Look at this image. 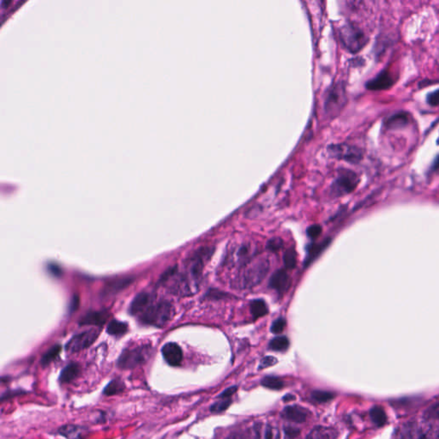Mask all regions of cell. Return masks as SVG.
Here are the masks:
<instances>
[{"instance_id": "obj_40", "label": "cell", "mask_w": 439, "mask_h": 439, "mask_svg": "<svg viewBox=\"0 0 439 439\" xmlns=\"http://www.w3.org/2000/svg\"><path fill=\"white\" fill-rule=\"evenodd\" d=\"M230 439H242V437L239 435H234Z\"/></svg>"}, {"instance_id": "obj_35", "label": "cell", "mask_w": 439, "mask_h": 439, "mask_svg": "<svg viewBox=\"0 0 439 439\" xmlns=\"http://www.w3.org/2000/svg\"><path fill=\"white\" fill-rule=\"evenodd\" d=\"M277 363V359L273 356H267L261 361L259 369L268 368L269 366H275Z\"/></svg>"}, {"instance_id": "obj_3", "label": "cell", "mask_w": 439, "mask_h": 439, "mask_svg": "<svg viewBox=\"0 0 439 439\" xmlns=\"http://www.w3.org/2000/svg\"><path fill=\"white\" fill-rule=\"evenodd\" d=\"M347 103V92L344 84L337 83L328 90L324 101L326 115L335 118L341 113Z\"/></svg>"}, {"instance_id": "obj_16", "label": "cell", "mask_w": 439, "mask_h": 439, "mask_svg": "<svg viewBox=\"0 0 439 439\" xmlns=\"http://www.w3.org/2000/svg\"><path fill=\"white\" fill-rule=\"evenodd\" d=\"M80 373V367L76 363L69 364L68 366H65L60 373V382L63 383L71 382L74 379H76Z\"/></svg>"}, {"instance_id": "obj_18", "label": "cell", "mask_w": 439, "mask_h": 439, "mask_svg": "<svg viewBox=\"0 0 439 439\" xmlns=\"http://www.w3.org/2000/svg\"><path fill=\"white\" fill-rule=\"evenodd\" d=\"M331 242V239H326L324 241L320 243V244H312L308 248V256L307 259L306 261V264L309 265L310 263H312L322 252L326 249V247L328 246Z\"/></svg>"}, {"instance_id": "obj_4", "label": "cell", "mask_w": 439, "mask_h": 439, "mask_svg": "<svg viewBox=\"0 0 439 439\" xmlns=\"http://www.w3.org/2000/svg\"><path fill=\"white\" fill-rule=\"evenodd\" d=\"M149 346H140L124 350L118 360V366L121 369H133L145 363L151 355Z\"/></svg>"}, {"instance_id": "obj_30", "label": "cell", "mask_w": 439, "mask_h": 439, "mask_svg": "<svg viewBox=\"0 0 439 439\" xmlns=\"http://www.w3.org/2000/svg\"><path fill=\"white\" fill-rule=\"evenodd\" d=\"M230 400H228V399H224L223 401L214 403V405L212 406L210 410H211V412L213 413L223 412V411H225L226 409H228V407L230 406Z\"/></svg>"}, {"instance_id": "obj_9", "label": "cell", "mask_w": 439, "mask_h": 439, "mask_svg": "<svg viewBox=\"0 0 439 439\" xmlns=\"http://www.w3.org/2000/svg\"><path fill=\"white\" fill-rule=\"evenodd\" d=\"M395 83H396V79L394 78L392 73L387 70H383L377 74L374 78L367 81L366 88L369 90H374V91L386 90L391 89Z\"/></svg>"}, {"instance_id": "obj_21", "label": "cell", "mask_w": 439, "mask_h": 439, "mask_svg": "<svg viewBox=\"0 0 439 439\" xmlns=\"http://www.w3.org/2000/svg\"><path fill=\"white\" fill-rule=\"evenodd\" d=\"M371 418L377 426H385L387 422V416L382 407H374L371 410Z\"/></svg>"}, {"instance_id": "obj_25", "label": "cell", "mask_w": 439, "mask_h": 439, "mask_svg": "<svg viewBox=\"0 0 439 439\" xmlns=\"http://www.w3.org/2000/svg\"><path fill=\"white\" fill-rule=\"evenodd\" d=\"M123 390H124V385L122 382L118 381V380H114L106 385V387L104 390V394L106 396H114V395L120 393Z\"/></svg>"}, {"instance_id": "obj_11", "label": "cell", "mask_w": 439, "mask_h": 439, "mask_svg": "<svg viewBox=\"0 0 439 439\" xmlns=\"http://www.w3.org/2000/svg\"><path fill=\"white\" fill-rule=\"evenodd\" d=\"M409 114L406 112L401 111L394 114L385 120V129L387 130H398L409 124Z\"/></svg>"}, {"instance_id": "obj_37", "label": "cell", "mask_w": 439, "mask_h": 439, "mask_svg": "<svg viewBox=\"0 0 439 439\" xmlns=\"http://www.w3.org/2000/svg\"><path fill=\"white\" fill-rule=\"evenodd\" d=\"M237 391V387L233 386V387L228 388L227 390L223 391V393L219 396V398L228 399L230 398L231 396H233V394Z\"/></svg>"}, {"instance_id": "obj_27", "label": "cell", "mask_w": 439, "mask_h": 439, "mask_svg": "<svg viewBox=\"0 0 439 439\" xmlns=\"http://www.w3.org/2000/svg\"><path fill=\"white\" fill-rule=\"evenodd\" d=\"M312 398L319 403H324L334 398L333 394L328 391H316L312 392Z\"/></svg>"}, {"instance_id": "obj_26", "label": "cell", "mask_w": 439, "mask_h": 439, "mask_svg": "<svg viewBox=\"0 0 439 439\" xmlns=\"http://www.w3.org/2000/svg\"><path fill=\"white\" fill-rule=\"evenodd\" d=\"M258 427L260 429V431L263 432V439L280 438V431L277 427L270 426V425H267L263 428H262L261 426H258Z\"/></svg>"}, {"instance_id": "obj_10", "label": "cell", "mask_w": 439, "mask_h": 439, "mask_svg": "<svg viewBox=\"0 0 439 439\" xmlns=\"http://www.w3.org/2000/svg\"><path fill=\"white\" fill-rule=\"evenodd\" d=\"M163 358L171 366H179L183 361V352L181 347L174 342L164 345L161 349Z\"/></svg>"}, {"instance_id": "obj_17", "label": "cell", "mask_w": 439, "mask_h": 439, "mask_svg": "<svg viewBox=\"0 0 439 439\" xmlns=\"http://www.w3.org/2000/svg\"><path fill=\"white\" fill-rule=\"evenodd\" d=\"M106 318L107 316L105 312H90L84 318H81V323L87 325H102L106 323Z\"/></svg>"}, {"instance_id": "obj_36", "label": "cell", "mask_w": 439, "mask_h": 439, "mask_svg": "<svg viewBox=\"0 0 439 439\" xmlns=\"http://www.w3.org/2000/svg\"><path fill=\"white\" fill-rule=\"evenodd\" d=\"M426 415L430 418H439V402H436L429 407Z\"/></svg>"}, {"instance_id": "obj_33", "label": "cell", "mask_w": 439, "mask_h": 439, "mask_svg": "<svg viewBox=\"0 0 439 439\" xmlns=\"http://www.w3.org/2000/svg\"><path fill=\"white\" fill-rule=\"evenodd\" d=\"M426 102L431 106H439V90L430 93L426 97Z\"/></svg>"}, {"instance_id": "obj_12", "label": "cell", "mask_w": 439, "mask_h": 439, "mask_svg": "<svg viewBox=\"0 0 439 439\" xmlns=\"http://www.w3.org/2000/svg\"><path fill=\"white\" fill-rule=\"evenodd\" d=\"M269 285L273 289L277 291V292L284 293L290 287V277L285 270L280 269L273 274L270 282H269Z\"/></svg>"}, {"instance_id": "obj_24", "label": "cell", "mask_w": 439, "mask_h": 439, "mask_svg": "<svg viewBox=\"0 0 439 439\" xmlns=\"http://www.w3.org/2000/svg\"><path fill=\"white\" fill-rule=\"evenodd\" d=\"M60 351H61L60 346H54L51 349H49L41 359L42 366H47L52 361H54L55 359L57 358L60 354Z\"/></svg>"}, {"instance_id": "obj_28", "label": "cell", "mask_w": 439, "mask_h": 439, "mask_svg": "<svg viewBox=\"0 0 439 439\" xmlns=\"http://www.w3.org/2000/svg\"><path fill=\"white\" fill-rule=\"evenodd\" d=\"M283 261H284L285 267L288 269L295 268L296 263H297V256L295 252L292 249L288 250L284 254Z\"/></svg>"}, {"instance_id": "obj_20", "label": "cell", "mask_w": 439, "mask_h": 439, "mask_svg": "<svg viewBox=\"0 0 439 439\" xmlns=\"http://www.w3.org/2000/svg\"><path fill=\"white\" fill-rule=\"evenodd\" d=\"M127 324L117 320H113L111 323H109L107 326L106 331L107 333L110 334L112 336H122L127 331Z\"/></svg>"}, {"instance_id": "obj_6", "label": "cell", "mask_w": 439, "mask_h": 439, "mask_svg": "<svg viewBox=\"0 0 439 439\" xmlns=\"http://www.w3.org/2000/svg\"><path fill=\"white\" fill-rule=\"evenodd\" d=\"M331 157L350 163H359L363 158V151L359 147L349 144H332L328 148Z\"/></svg>"}, {"instance_id": "obj_14", "label": "cell", "mask_w": 439, "mask_h": 439, "mask_svg": "<svg viewBox=\"0 0 439 439\" xmlns=\"http://www.w3.org/2000/svg\"><path fill=\"white\" fill-rule=\"evenodd\" d=\"M150 302V294L145 292H142L134 298L130 304V313L132 315L139 314L144 312L149 307Z\"/></svg>"}, {"instance_id": "obj_34", "label": "cell", "mask_w": 439, "mask_h": 439, "mask_svg": "<svg viewBox=\"0 0 439 439\" xmlns=\"http://www.w3.org/2000/svg\"><path fill=\"white\" fill-rule=\"evenodd\" d=\"M322 233V228L319 225H312L307 228V235L311 239H317Z\"/></svg>"}, {"instance_id": "obj_22", "label": "cell", "mask_w": 439, "mask_h": 439, "mask_svg": "<svg viewBox=\"0 0 439 439\" xmlns=\"http://www.w3.org/2000/svg\"><path fill=\"white\" fill-rule=\"evenodd\" d=\"M289 347V341L285 336H279L274 338L269 343V348L277 352H283Z\"/></svg>"}, {"instance_id": "obj_8", "label": "cell", "mask_w": 439, "mask_h": 439, "mask_svg": "<svg viewBox=\"0 0 439 439\" xmlns=\"http://www.w3.org/2000/svg\"><path fill=\"white\" fill-rule=\"evenodd\" d=\"M99 336V331L95 330L85 331L71 338L66 345V351L70 352H79L90 347Z\"/></svg>"}, {"instance_id": "obj_32", "label": "cell", "mask_w": 439, "mask_h": 439, "mask_svg": "<svg viewBox=\"0 0 439 439\" xmlns=\"http://www.w3.org/2000/svg\"><path fill=\"white\" fill-rule=\"evenodd\" d=\"M285 327H286V320L284 318H278L272 323V333L281 334L284 331Z\"/></svg>"}, {"instance_id": "obj_15", "label": "cell", "mask_w": 439, "mask_h": 439, "mask_svg": "<svg viewBox=\"0 0 439 439\" xmlns=\"http://www.w3.org/2000/svg\"><path fill=\"white\" fill-rule=\"evenodd\" d=\"M336 430L325 426H317L307 435V439H336Z\"/></svg>"}, {"instance_id": "obj_5", "label": "cell", "mask_w": 439, "mask_h": 439, "mask_svg": "<svg viewBox=\"0 0 439 439\" xmlns=\"http://www.w3.org/2000/svg\"><path fill=\"white\" fill-rule=\"evenodd\" d=\"M269 263L268 260L261 258L246 268L243 277V284L245 288H252L259 284L268 274Z\"/></svg>"}, {"instance_id": "obj_1", "label": "cell", "mask_w": 439, "mask_h": 439, "mask_svg": "<svg viewBox=\"0 0 439 439\" xmlns=\"http://www.w3.org/2000/svg\"><path fill=\"white\" fill-rule=\"evenodd\" d=\"M340 39L347 51L352 53L360 52L368 43V37L365 32L353 23H347L341 28Z\"/></svg>"}, {"instance_id": "obj_7", "label": "cell", "mask_w": 439, "mask_h": 439, "mask_svg": "<svg viewBox=\"0 0 439 439\" xmlns=\"http://www.w3.org/2000/svg\"><path fill=\"white\" fill-rule=\"evenodd\" d=\"M359 177L354 172L343 170L332 184V193L336 196H342L352 193L359 184Z\"/></svg>"}, {"instance_id": "obj_13", "label": "cell", "mask_w": 439, "mask_h": 439, "mask_svg": "<svg viewBox=\"0 0 439 439\" xmlns=\"http://www.w3.org/2000/svg\"><path fill=\"white\" fill-rule=\"evenodd\" d=\"M307 410L298 406H288L282 411V416L286 420H290L295 423H304L307 419Z\"/></svg>"}, {"instance_id": "obj_29", "label": "cell", "mask_w": 439, "mask_h": 439, "mask_svg": "<svg viewBox=\"0 0 439 439\" xmlns=\"http://www.w3.org/2000/svg\"><path fill=\"white\" fill-rule=\"evenodd\" d=\"M60 433L66 436V437H68V438L76 439L78 438L81 432V430L77 426H65V427L61 428Z\"/></svg>"}, {"instance_id": "obj_2", "label": "cell", "mask_w": 439, "mask_h": 439, "mask_svg": "<svg viewBox=\"0 0 439 439\" xmlns=\"http://www.w3.org/2000/svg\"><path fill=\"white\" fill-rule=\"evenodd\" d=\"M174 315V308L168 302L150 306L144 312L142 320L144 323L155 327H162L173 318Z\"/></svg>"}, {"instance_id": "obj_19", "label": "cell", "mask_w": 439, "mask_h": 439, "mask_svg": "<svg viewBox=\"0 0 439 439\" xmlns=\"http://www.w3.org/2000/svg\"><path fill=\"white\" fill-rule=\"evenodd\" d=\"M251 312L253 317L257 319L268 313V307L266 306L264 301L262 299H256L252 301L251 304Z\"/></svg>"}, {"instance_id": "obj_39", "label": "cell", "mask_w": 439, "mask_h": 439, "mask_svg": "<svg viewBox=\"0 0 439 439\" xmlns=\"http://www.w3.org/2000/svg\"><path fill=\"white\" fill-rule=\"evenodd\" d=\"M432 168H433V170H436V169H438L439 168V156L435 159L434 160L433 165H432Z\"/></svg>"}, {"instance_id": "obj_23", "label": "cell", "mask_w": 439, "mask_h": 439, "mask_svg": "<svg viewBox=\"0 0 439 439\" xmlns=\"http://www.w3.org/2000/svg\"><path fill=\"white\" fill-rule=\"evenodd\" d=\"M262 385L263 387L274 391H279L284 387V382L282 379L276 377H266L262 380Z\"/></svg>"}, {"instance_id": "obj_38", "label": "cell", "mask_w": 439, "mask_h": 439, "mask_svg": "<svg viewBox=\"0 0 439 439\" xmlns=\"http://www.w3.org/2000/svg\"><path fill=\"white\" fill-rule=\"evenodd\" d=\"M286 433L288 434V436H295L298 433V431L292 428L286 429Z\"/></svg>"}, {"instance_id": "obj_31", "label": "cell", "mask_w": 439, "mask_h": 439, "mask_svg": "<svg viewBox=\"0 0 439 439\" xmlns=\"http://www.w3.org/2000/svg\"><path fill=\"white\" fill-rule=\"evenodd\" d=\"M282 245H283V242H282V239L280 238H273V239L268 240L266 247L270 252H277L282 249Z\"/></svg>"}]
</instances>
